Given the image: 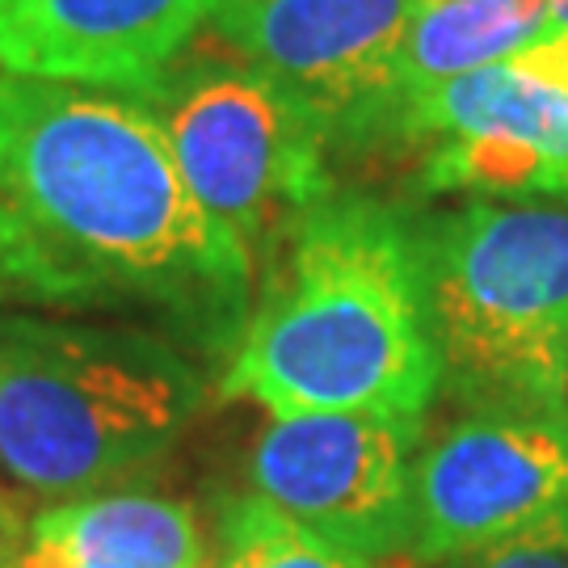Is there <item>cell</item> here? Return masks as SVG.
<instances>
[{
    "instance_id": "1",
    "label": "cell",
    "mask_w": 568,
    "mask_h": 568,
    "mask_svg": "<svg viewBox=\"0 0 568 568\" xmlns=\"http://www.w3.org/2000/svg\"><path fill=\"white\" fill-rule=\"evenodd\" d=\"M253 278L135 98L0 72V307L110 312L227 363Z\"/></svg>"
},
{
    "instance_id": "2",
    "label": "cell",
    "mask_w": 568,
    "mask_h": 568,
    "mask_svg": "<svg viewBox=\"0 0 568 568\" xmlns=\"http://www.w3.org/2000/svg\"><path fill=\"white\" fill-rule=\"evenodd\" d=\"M220 387L270 417H422L443 392L413 215L333 190L265 257Z\"/></svg>"
},
{
    "instance_id": "3",
    "label": "cell",
    "mask_w": 568,
    "mask_h": 568,
    "mask_svg": "<svg viewBox=\"0 0 568 568\" xmlns=\"http://www.w3.org/2000/svg\"><path fill=\"white\" fill-rule=\"evenodd\" d=\"M206 405L194 354L143 325L0 307V467L42 497L161 464Z\"/></svg>"
},
{
    "instance_id": "4",
    "label": "cell",
    "mask_w": 568,
    "mask_h": 568,
    "mask_svg": "<svg viewBox=\"0 0 568 568\" xmlns=\"http://www.w3.org/2000/svg\"><path fill=\"white\" fill-rule=\"evenodd\" d=\"M413 232L450 400L568 405V206L476 199Z\"/></svg>"
},
{
    "instance_id": "5",
    "label": "cell",
    "mask_w": 568,
    "mask_h": 568,
    "mask_svg": "<svg viewBox=\"0 0 568 568\" xmlns=\"http://www.w3.org/2000/svg\"><path fill=\"white\" fill-rule=\"evenodd\" d=\"M126 98L161 122L185 185L253 262H265L337 190L328 122L227 42L194 39Z\"/></svg>"
},
{
    "instance_id": "6",
    "label": "cell",
    "mask_w": 568,
    "mask_h": 568,
    "mask_svg": "<svg viewBox=\"0 0 568 568\" xmlns=\"http://www.w3.org/2000/svg\"><path fill=\"white\" fill-rule=\"evenodd\" d=\"M366 148H417L426 194L568 199V30L544 26L509 60L396 93Z\"/></svg>"
},
{
    "instance_id": "7",
    "label": "cell",
    "mask_w": 568,
    "mask_h": 568,
    "mask_svg": "<svg viewBox=\"0 0 568 568\" xmlns=\"http://www.w3.org/2000/svg\"><path fill=\"white\" fill-rule=\"evenodd\" d=\"M568 506V405L464 408L413 459L408 560L488 548Z\"/></svg>"
},
{
    "instance_id": "8",
    "label": "cell",
    "mask_w": 568,
    "mask_h": 568,
    "mask_svg": "<svg viewBox=\"0 0 568 568\" xmlns=\"http://www.w3.org/2000/svg\"><path fill=\"white\" fill-rule=\"evenodd\" d=\"M422 417L291 413L248 447V493L371 560L408 556Z\"/></svg>"
},
{
    "instance_id": "9",
    "label": "cell",
    "mask_w": 568,
    "mask_h": 568,
    "mask_svg": "<svg viewBox=\"0 0 568 568\" xmlns=\"http://www.w3.org/2000/svg\"><path fill=\"white\" fill-rule=\"evenodd\" d=\"M422 0H215L211 34L295 89L337 152L366 148L392 102L396 55Z\"/></svg>"
},
{
    "instance_id": "10",
    "label": "cell",
    "mask_w": 568,
    "mask_h": 568,
    "mask_svg": "<svg viewBox=\"0 0 568 568\" xmlns=\"http://www.w3.org/2000/svg\"><path fill=\"white\" fill-rule=\"evenodd\" d=\"M215 0H0V72L131 93L178 60Z\"/></svg>"
},
{
    "instance_id": "11",
    "label": "cell",
    "mask_w": 568,
    "mask_h": 568,
    "mask_svg": "<svg viewBox=\"0 0 568 568\" xmlns=\"http://www.w3.org/2000/svg\"><path fill=\"white\" fill-rule=\"evenodd\" d=\"M21 556L68 568H215L199 509L182 497L102 488L34 514Z\"/></svg>"
},
{
    "instance_id": "12",
    "label": "cell",
    "mask_w": 568,
    "mask_h": 568,
    "mask_svg": "<svg viewBox=\"0 0 568 568\" xmlns=\"http://www.w3.org/2000/svg\"><path fill=\"white\" fill-rule=\"evenodd\" d=\"M544 26L548 0H422L400 39L392 98L509 60Z\"/></svg>"
},
{
    "instance_id": "13",
    "label": "cell",
    "mask_w": 568,
    "mask_h": 568,
    "mask_svg": "<svg viewBox=\"0 0 568 568\" xmlns=\"http://www.w3.org/2000/svg\"><path fill=\"white\" fill-rule=\"evenodd\" d=\"M215 568H396L286 518L257 493H236L215 514Z\"/></svg>"
},
{
    "instance_id": "14",
    "label": "cell",
    "mask_w": 568,
    "mask_h": 568,
    "mask_svg": "<svg viewBox=\"0 0 568 568\" xmlns=\"http://www.w3.org/2000/svg\"><path fill=\"white\" fill-rule=\"evenodd\" d=\"M422 568H568V506L509 539L459 551V556Z\"/></svg>"
},
{
    "instance_id": "15",
    "label": "cell",
    "mask_w": 568,
    "mask_h": 568,
    "mask_svg": "<svg viewBox=\"0 0 568 568\" xmlns=\"http://www.w3.org/2000/svg\"><path fill=\"white\" fill-rule=\"evenodd\" d=\"M21 551V539H18V518H13V506H9V497L0 493V568L13 565V556Z\"/></svg>"
},
{
    "instance_id": "16",
    "label": "cell",
    "mask_w": 568,
    "mask_h": 568,
    "mask_svg": "<svg viewBox=\"0 0 568 568\" xmlns=\"http://www.w3.org/2000/svg\"><path fill=\"white\" fill-rule=\"evenodd\" d=\"M548 26L568 30V0H548Z\"/></svg>"
},
{
    "instance_id": "17",
    "label": "cell",
    "mask_w": 568,
    "mask_h": 568,
    "mask_svg": "<svg viewBox=\"0 0 568 568\" xmlns=\"http://www.w3.org/2000/svg\"><path fill=\"white\" fill-rule=\"evenodd\" d=\"M9 568H68V565H51V560H34V556H13V565Z\"/></svg>"
}]
</instances>
